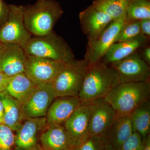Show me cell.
I'll return each mask as SVG.
<instances>
[{"label":"cell","mask_w":150,"mask_h":150,"mask_svg":"<svg viewBox=\"0 0 150 150\" xmlns=\"http://www.w3.org/2000/svg\"><path fill=\"white\" fill-rule=\"evenodd\" d=\"M63 11L56 0H38L33 4L23 6L25 28L34 36L47 35L53 31Z\"/></svg>","instance_id":"6da1fadb"},{"label":"cell","mask_w":150,"mask_h":150,"mask_svg":"<svg viewBox=\"0 0 150 150\" xmlns=\"http://www.w3.org/2000/svg\"><path fill=\"white\" fill-rule=\"evenodd\" d=\"M120 83L116 71L100 61L89 67L79 98L83 103L104 98Z\"/></svg>","instance_id":"7a4b0ae2"},{"label":"cell","mask_w":150,"mask_h":150,"mask_svg":"<svg viewBox=\"0 0 150 150\" xmlns=\"http://www.w3.org/2000/svg\"><path fill=\"white\" fill-rule=\"evenodd\" d=\"M150 96L148 81L120 83L103 98L117 114L130 115L140 105L149 100Z\"/></svg>","instance_id":"3957f363"},{"label":"cell","mask_w":150,"mask_h":150,"mask_svg":"<svg viewBox=\"0 0 150 150\" xmlns=\"http://www.w3.org/2000/svg\"><path fill=\"white\" fill-rule=\"evenodd\" d=\"M23 48L27 56L64 63L75 59L68 43L54 31L42 36H32Z\"/></svg>","instance_id":"277c9868"},{"label":"cell","mask_w":150,"mask_h":150,"mask_svg":"<svg viewBox=\"0 0 150 150\" xmlns=\"http://www.w3.org/2000/svg\"><path fill=\"white\" fill-rule=\"evenodd\" d=\"M85 59L74 60L65 63L50 83L55 98L58 97H78L89 68Z\"/></svg>","instance_id":"5b68a950"},{"label":"cell","mask_w":150,"mask_h":150,"mask_svg":"<svg viewBox=\"0 0 150 150\" xmlns=\"http://www.w3.org/2000/svg\"><path fill=\"white\" fill-rule=\"evenodd\" d=\"M8 17L0 28V42L15 44L23 47L32 37L25 28L23 19V6L8 5Z\"/></svg>","instance_id":"8992f818"},{"label":"cell","mask_w":150,"mask_h":150,"mask_svg":"<svg viewBox=\"0 0 150 150\" xmlns=\"http://www.w3.org/2000/svg\"><path fill=\"white\" fill-rule=\"evenodd\" d=\"M126 19L125 16L112 21L95 38L88 40L84 59L90 67L101 61L108 50L116 42L119 31Z\"/></svg>","instance_id":"52a82bcc"},{"label":"cell","mask_w":150,"mask_h":150,"mask_svg":"<svg viewBox=\"0 0 150 150\" xmlns=\"http://www.w3.org/2000/svg\"><path fill=\"white\" fill-rule=\"evenodd\" d=\"M110 66L117 72L120 83L150 81L149 65L138 54L134 53Z\"/></svg>","instance_id":"ba28073f"},{"label":"cell","mask_w":150,"mask_h":150,"mask_svg":"<svg viewBox=\"0 0 150 150\" xmlns=\"http://www.w3.org/2000/svg\"><path fill=\"white\" fill-rule=\"evenodd\" d=\"M89 103L90 110L89 135L107 139L116 112L103 98H98Z\"/></svg>","instance_id":"9c48e42d"},{"label":"cell","mask_w":150,"mask_h":150,"mask_svg":"<svg viewBox=\"0 0 150 150\" xmlns=\"http://www.w3.org/2000/svg\"><path fill=\"white\" fill-rule=\"evenodd\" d=\"M55 98L49 84L37 85L32 93L21 103L24 119L45 117Z\"/></svg>","instance_id":"30bf717a"},{"label":"cell","mask_w":150,"mask_h":150,"mask_svg":"<svg viewBox=\"0 0 150 150\" xmlns=\"http://www.w3.org/2000/svg\"><path fill=\"white\" fill-rule=\"evenodd\" d=\"M27 56L25 74L36 85L50 84L66 63Z\"/></svg>","instance_id":"8fae6325"},{"label":"cell","mask_w":150,"mask_h":150,"mask_svg":"<svg viewBox=\"0 0 150 150\" xmlns=\"http://www.w3.org/2000/svg\"><path fill=\"white\" fill-rule=\"evenodd\" d=\"M27 61V55L22 46L17 44L1 43L0 72L10 77L25 73Z\"/></svg>","instance_id":"7c38bea8"},{"label":"cell","mask_w":150,"mask_h":150,"mask_svg":"<svg viewBox=\"0 0 150 150\" xmlns=\"http://www.w3.org/2000/svg\"><path fill=\"white\" fill-rule=\"evenodd\" d=\"M89 103H82L64 126L74 149L89 135Z\"/></svg>","instance_id":"4fadbf2b"},{"label":"cell","mask_w":150,"mask_h":150,"mask_svg":"<svg viewBox=\"0 0 150 150\" xmlns=\"http://www.w3.org/2000/svg\"><path fill=\"white\" fill-rule=\"evenodd\" d=\"M47 125L45 117L25 119L16 131L17 150H34L38 138Z\"/></svg>","instance_id":"5bb4252c"},{"label":"cell","mask_w":150,"mask_h":150,"mask_svg":"<svg viewBox=\"0 0 150 150\" xmlns=\"http://www.w3.org/2000/svg\"><path fill=\"white\" fill-rule=\"evenodd\" d=\"M83 102L78 97H58L54 100L45 117L47 125H64Z\"/></svg>","instance_id":"9a60e30c"},{"label":"cell","mask_w":150,"mask_h":150,"mask_svg":"<svg viewBox=\"0 0 150 150\" xmlns=\"http://www.w3.org/2000/svg\"><path fill=\"white\" fill-rule=\"evenodd\" d=\"M79 17L81 27L88 40L95 38L113 20L92 5L81 12Z\"/></svg>","instance_id":"2e32d148"},{"label":"cell","mask_w":150,"mask_h":150,"mask_svg":"<svg viewBox=\"0 0 150 150\" xmlns=\"http://www.w3.org/2000/svg\"><path fill=\"white\" fill-rule=\"evenodd\" d=\"M43 150H67L74 149L64 127L58 124L46 125L40 137Z\"/></svg>","instance_id":"e0dca14e"},{"label":"cell","mask_w":150,"mask_h":150,"mask_svg":"<svg viewBox=\"0 0 150 150\" xmlns=\"http://www.w3.org/2000/svg\"><path fill=\"white\" fill-rule=\"evenodd\" d=\"M147 39V37L141 33L132 40L114 43L102 58V62L106 64H110L126 58L143 46Z\"/></svg>","instance_id":"ac0fdd59"},{"label":"cell","mask_w":150,"mask_h":150,"mask_svg":"<svg viewBox=\"0 0 150 150\" xmlns=\"http://www.w3.org/2000/svg\"><path fill=\"white\" fill-rule=\"evenodd\" d=\"M134 132L130 115L116 113L110 126L107 139L114 148L120 150L123 143Z\"/></svg>","instance_id":"d6986e66"},{"label":"cell","mask_w":150,"mask_h":150,"mask_svg":"<svg viewBox=\"0 0 150 150\" xmlns=\"http://www.w3.org/2000/svg\"><path fill=\"white\" fill-rule=\"evenodd\" d=\"M0 98L4 106V124L15 131L25 120L21 103L6 91L0 93Z\"/></svg>","instance_id":"ffe728a7"},{"label":"cell","mask_w":150,"mask_h":150,"mask_svg":"<svg viewBox=\"0 0 150 150\" xmlns=\"http://www.w3.org/2000/svg\"><path fill=\"white\" fill-rule=\"evenodd\" d=\"M36 86L25 73H21L11 78L6 91L22 103L32 93Z\"/></svg>","instance_id":"44dd1931"},{"label":"cell","mask_w":150,"mask_h":150,"mask_svg":"<svg viewBox=\"0 0 150 150\" xmlns=\"http://www.w3.org/2000/svg\"><path fill=\"white\" fill-rule=\"evenodd\" d=\"M130 118L134 131L140 134L142 139L150 132V102L142 103L131 112Z\"/></svg>","instance_id":"7402d4cb"},{"label":"cell","mask_w":150,"mask_h":150,"mask_svg":"<svg viewBox=\"0 0 150 150\" xmlns=\"http://www.w3.org/2000/svg\"><path fill=\"white\" fill-rule=\"evenodd\" d=\"M130 0H96L92 6L114 20L126 16Z\"/></svg>","instance_id":"603a6c76"},{"label":"cell","mask_w":150,"mask_h":150,"mask_svg":"<svg viewBox=\"0 0 150 150\" xmlns=\"http://www.w3.org/2000/svg\"><path fill=\"white\" fill-rule=\"evenodd\" d=\"M126 19L140 21L150 19V2L149 0H137L131 1L127 8Z\"/></svg>","instance_id":"cb8c5ba5"},{"label":"cell","mask_w":150,"mask_h":150,"mask_svg":"<svg viewBox=\"0 0 150 150\" xmlns=\"http://www.w3.org/2000/svg\"><path fill=\"white\" fill-rule=\"evenodd\" d=\"M141 34L140 21L126 19L119 31L116 42L132 40Z\"/></svg>","instance_id":"d4e9b609"},{"label":"cell","mask_w":150,"mask_h":150,"mask_svg":"<svg viewBox=\"0 0 150 150\" xmlns=\"http://www.w3.org/2000/svg\"><path fill=\"white\" fill-rule=\"evenodd\" d=\"M13 132L5 124H0V150H17Z\"/></svg>","instance_id":"484cf974"},{"label":"cell","mask_w":150,"mask_h":150,"mask_svg":"<svg viewBox=\"0 0 150 150\" xmlns=\"http://www.w3.org/2000/svg\"><path fill=\"white\" fill-rule=\"evenodd\" d=\"M107 141L105 138L89 136L79 144L74 150H103L104 145Z\"/></svg>","instance_id":"4316f807"},{"label":"cell","mask_w":150,"mask_h":150,"mask_svg":"<svg viewBox=\"0 0 150 150\" xmlns=\"http://www.w3.org/2000/svg\"><path fill=\"white\" fill-rule=\"evenodd\" d=\"M142 138L141 135L134 131L123 143L120 150H142Z\"/></svg>","instance_id":"83f0119b"},{"label":"cell","mask_w":150,"mask_h":150,"mask_svg":"<svg viewBox=\"0 0 150 150\" xmlns=\"http://www.w3.org/2000/svg\"><path fill=\"white\" fill-rule=\"evenodd\" d=\"M8 14V5H6L3 0H0V28L6 21Z\"/></svg>","instance_id":"f1b7e54d"},{"label":"cell","mask_w":150,"mask_h":150,"mask_svg":"<svg viewBox=\"0 0 150 150\" xmlns=\"http://www.w3.org/2000/svg\"><path fill=\"white\" fill-rule=\"evenodd\" d=\"M141 33L146 37L150 36V19H146L140 21Z\"/></svg>","instance_id":"f546056e"},{"label":"cell","mask_w":150,"mask_h":150,"mask_svg":"<svg viewBox=\"0 0 150 150\" xmlns=\"http://www.w3.org/2000/svg\"><path fill=\"white\" fill-rule=\"evenodd\" d=\"M11 78L0 72V93L6 91Z\"/></svg>","instance_id":"4dcf8cb0"},{"label":"cell","mask_w":150,"mask_h":150,"mask_svg":"<svg viewBox=\"0 0 150 150\" xmlns=\"http://www.w3.org/2000/svg\"><path fill=\"white\" fill-rule=\"evenodd\" d=\"M142 150H150V134L142 139Z\"/></svg>","instance_id":"1f68e13d"},{"label":"cell","mask_w":150,"mask_h":150,"mask_svg":"<svg viewBox=\"0 0 150 150\" xmlns=\"http://www.w3.org/2000/svg\"><path fill=\"white\" fill-rule=\"evenodd\" d=\"M143 59L146 62V63L150 65V47H146L143 52Z\"/></svg>","instance_id":"d6a6232c"},{"label":"cell","mask_w":150,"mask_h":150,"mask_svg":"<svg viewBox=\"0 0 150 150\" xmlns=\"http://www.w3.org/2000/svg\"><path fill=\"white\" fill-rule=\"evenodd\" d=\"M4 124V106L0 98V124Z\"/></svg>","instance_id":"836d02e7"},{"label":"cell","mask_w":150,"mask_h":150,"mask_svg":"<svg viewBox=\"0 0 150 150\" xmlns=\"http://www.w3.org/2000/svg\"><path fill=\"white\" fill-rule=\"evenodd\" d=\"M103 150H118L114 148L108 141L105 143L103 148Z\"/></svg>","instance_id":"e575fe53"},{"label":"cell","mask_w":150,"mask_h":150,"mask_svg":"<svg viewBox=\"0 0 150 150\" xmlns=\"http://www.w3.org/2000/svg\"><path fill=\"white\" fill-rule=\"evenodd\" d=\"M67 150H74V149H67Z\"/></svg>","instance_id":"d590c367"},{"label":"cell","mask_w":150,"mask_h":150,"mask_svg":"<svg viewBox=\"0 0 150 150\" xmlns=\"http://www.w3.org/2000/svg\"><path fill=\"white\" fill-rule=\"evenodd\" d=\"M130 1H137V0H130Z\"/></svg>","instance_id":"8d00e7d4"},{"label":"cell","mask_w":150,"mask_h":150,"mask_svg":"<svg viewBox=\"0 0 150 150\" xmlns=\"http://www.w3.org/2000/svg\"><path fill=\"white\" fill-rule=\"evenodd\" d=\"M1 42H0V47H1Z\"/></svg>","instance_id":"74e56055"}]
</instances>
